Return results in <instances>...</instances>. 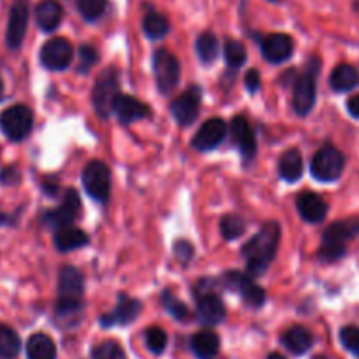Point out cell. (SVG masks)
<instances>
[{
    "mask_svg": "<svg viewBox=\"0 0 359 359\" xmlns=\"http://www.w3.org/2000/svg\"><path fill=\"white\" fill-rule=\"evenodd\" d=\"M280 241V226L276 221L263 224L262 230L244 245L242 255L248 262L249 276L255 277L265 272L277 255Z\"/></svg>",
    "mask_w": 359,
    "mask_h": 359,
    "instance_id": "6da1fadb",
    "label": "cell"
},
{
    "mask_svg": "<svg viewBox=\"0 0 359 359\" xmlns=\"http://www.w3.org/2000/svg\"><path fill=\"white\" fill-rule=\"evenodd\" d=\"M84 293V279L81 272L74 266H65L60 272L58 286V304L56 314L58 318H65L69 323L70 318H76L81 311V300Z\"/></svg>",
    "mask_w": 359,
    "mask_h": 359,
    "instance_id": "7a4b0ae2",
    "label": "cell"
},
{
    "mask_svg": "<svg viewBox=\"0 0 359 359\" xmlns=\"http://www.w3.org/2000/svg\"><path fill=\"white\" fill-rule=\"evenodd\" d=\"M319 74V60L312 58L305 67V72L294 83L293 90V107L297 114L305 116L312 111L316 104V95H318V88H316V79Z\"/></svg>",
    "mask_w": 359,
    "mask_h": 359,
    "instance_id": "3957f363",
    "label": "cell"
},
{
    "mask_svg": "<svg viewBox=\"0 0 359 359\" xmlns=\"http://www.w3.org/2000/svg\"><path fill=\"white\" fill-rule=\"evenodd\" d=\"M344 165H346V158L344 154L337 149L332 144H326L321 149L316 153L312 158L311 172L314 179L321 182H332L342 175Z\"/></svg>",
    "mask_w": 359,
    "mask_h": 359,
    "instance_id": "277c9868",
    "label": "cell"
},
{
    "mask_svg": "<svg viewBox=\"0 0 359 359\" xmlns=\"http://www.w3.org/2000/svg\"><path fill=\"white\" fill-rule=\"evenodd\" d=\"M119 95L118 72L114 69H107L97 77L93 86V107L100 118H109L114 109V102Z\"/></svg>",
    "mask_w": 359,
    "mask_h": 359,
    "instance_id": "5b68a950",
    "label": "cell"
},
{
    "mask_svg": "<svg viewBox=\"0 0 359 359\" xmlns=\"http://www.w3.org/2000/svg\"><path fill=\"white\" fill-rule=\"evenodd\" d=\"M153 72L161 95H170L177 88L179 79H181V65L170 51L160 49L154 53Z\"/></svg>",
    "mask_w": 359,
    "mask_h": 359,
    "instance_id": "8992f818",
    "label": "cell"
},
{
    "mask_svg": "<svg viewBox=\"0 0 359 359\" xmlns=\"http://www.w3.org/2000/svg\"><path fill=\"white\" fill-rule=\"evenodd\" d=\"M34 126V114L27 105H13L0 114V130L11 140H23Z\"/></svg>",
    "mask_w": 359,
    "mask_h": 359,
    "instance_id": "52a82bcc",
    "label": "cell"
},
{
    "mask_svg": "<svg viewBox=\"0 0 359 359\" xmlns=\"http://www.w3.org/2000/svg\"><path fill=\"white\" fill-rule=\"evenodd\" d=\"M83 186L97 202H107L111 195V172L104 161H90L83 170Z\"/></svg>",
    "mask_w": 359,
    "mask_h": 359,
    "instance_id": "ba28073f",
    "label": "cell"
},
{
    "mask_svg": "<svg viewBox=\"0 0 359 359\" xmlns=\"http://www.w3.org/2000/svg\"><path fill=\"white\" fill-rule=\"evenodd\" d=\"M200 104H202V90L198 86H191L172 102L170 112L179 125L188 126L198 116Z\"/></svg>",
    "mask_w": 359,
    "mask_h": 359,
    "instance_id": "9c48e42d",
    "label": "cell"
},
{
    "mask_svg": "<svg viewBox=\"0 0 359 359\" xmlns=\"http://www.w3.org/2000/svg\"><path fill=\"white\" fill-rule=\"evenodd\" d=\"M74 56L72 44L63 37H55L41 49V63L49 70H63L70 65Z\"/></svg>",
    "mask_w": 359,
    "mask_h": 359,
    "instance_id": "30bf717a",
    "label": "cell"
},
{
    "mask_svg": "<svg viewBox=\"0 0 359 359\" xmlns=\"http://www.w3.org/2000/svg\"><path fill=\"white\" fill-rule=\"evenodd\" d=\"M28 18H30L28 0H14L13 7H11L9 25H7L6 34V42L11 49H18L23 42L28 28Z\"/></svg>",
    "mask_w": 359,
    "mask_h": 359,
    "instance_id": "8fae6325",
    "label": "cell"
},
{
    "mask_svg": "<svg viewBox=\"0 0 359 359\" xmlns=\"http://www.w3.org/2000/svg\"><path fill=\"white\" fill-rule=\"evenodd\" d=\"M224 283L228 287L237 291L242 297V300L249 305V307H262L266 300V294L263 291V287H259L255 280L251 279V276H244V273L238 272H228L224 276Z\"/></svg>",
    "mask_w": 359,
    "mask_h": 359,
    "instance_id": "7c38bea8",
    "label": "cell"
},
{
    "mask_svg": "<svg viewBox=\"0 0 359 359\" xmlns=\"http://www.w3.org/2000/svg\"><path fill=\"white\" fill-rule=\"evenodd\" d=\"M81 212V198L77 195L76 189H67L65 195H63L62 203L58 205V209L51 210L44 216L46 224L53 228H62V226H69V224L74 223L77 216Z\"/></svg>",
    "mask_w": 359,
    "mask_h": 359,
    "instance_id": "4fadbf2b",
    "label": "cell"
},
{
    "mask_svg": "<svg viewBox=\"0 0 359 359\" xmlns=\"http://www.w3.org/2000/svg\"><path fill=\"white\" fill-rule=\"evenodd\" d=\"M226 135V123L221 118H210L198 128L191 146L198 151H210L219 146Z\"/></svg>",
    "mask_w": 359,
    "mask_h": 359,
    "instance_id": "5bb4252c",
    "label": "cell"
},
{
    "mask_svg": "<svg viewBox=\"0 0 359 359\" xmlns=\"http://www.w3.org/2000/svg\"><path fill=\"white\" fill-rule=\"evenodd\" d=\"M293 39L286 34H270L263 41L262 53L270 63H283L293 55Z\"/></svg>",
    "mask_w": 359,
    "mask_h": 359,
    "instance_id": "9a60e30c",
    "label": "cell"
},
{
    "mask_svg": "<svg viewBox=\"0 0 359 359\" xmlns=\"http://www.w3.org/2000/svg\"><path fill=\"white\" fill-rule=\"evenodd\" d=\"M112 112H116L119 123L123 125H130L132 121H137V119L147 118L151 114V109L147 107L144 102L137 100V98L130 97V95H118L114 102V109Z\"/></svg>",
    "mask_w": 359,
    "mask_h": 359,
    "instance_id": "2e32d148",
    "label": "cell"
},
{
    "mask_svg": "<svg viewBox=\"0 0 359 359\" xmlns=\"http://www.w3.org/2000/svg\"><path fill=\"white\" fill-rule=\"evenodd\" d=\"M231 137L241 153L245 158H252L256 154V135L251 123L244 116H237L231 119Z\"/></svg>",
    "mask_w": 359,
    "mask_h": 359,
    "instance_id": "e0dca14e",
    "label": "cell"
},
{
    "mask_svg": "<svg viewBox=\"0 0 359 359\" xmlns=\"http://www.w3.org/2000/svg\"><path fill=\"white\" fill-rule=\"evenodd\" d=\"M297 209L307 223H319L328 214V205L318 193L305 191L298 196Z\"/></svg>",
    "mask_w": 359,
    "mask_h": 359,
    "instance_id": "ac0fdd59",
    "label": "cell"
},
{
    "mask_svg": "<svg viewBox=\"0 0 359 359\" xmlns=\"http://www.w3.org/2000/svg\"><path fill=\"white\" fill-rule=\"evenodd\" d=\"M196 314L198 319L205 325H219L226 316V309H224L223 300L214 293H203L198 298V305H196Z\"/></svg>",
    "mask_w": 359,
    "mask_h": 359,
    "instance_id": "d6986e66",
    "label": "cell"
},
{
    "mask_svg": "<svg viewBox=\"0 0 359 359\" xmlns=\"http://www.w3.org/2000/svg\"><path fill=\"white\" fill-rule=\"evenodd\" d=\"M140 311H142L140 302L133 300V298L130 297H119L114 312L109 316H104V318H102V325L104 326L130 325L133 319H137V316L140 314Z\"/></svg>",
    "mask_w": 359,
    "mask_h": 359,
    "instance_id": "ffe728a7",
    "label": "cell"
},
{
    "mask_svg": "<svg viewBox=\"0 0 359 359\" xmlns=\"http://www.w3.org/2000/svg\"><path fill=\"white\" fill-rule=\"evenodd\" d=\"M359 235V219L354 217V219H344L337 221L332 226L326 228L325 235H323V242L325 244H339L346 245L347 241L354 238Z\"/></svg>",
    "mask_w": 359,
    "mask_h": 359,
    "instance_id": "44dd1931",
    "label": "cell"
},
{
    "mask_svg": "<svg viewBox=\"0 0 359 359\" xmlns=\"http://www.w3.org/2000/svg\"><path fill=\"white\" fill-rule=\"evenodd\" d=\"M63 9L56 0H42L35 9V20L44 32H53L62 21Z\"/></svg>",
    "mask_w": 359,
    "mask_h": 359,
    "instance_id": "7402d4cb",
    "label": "cell"
},
{
    "mask_svg": "<svg viewBox=\"0 0 359 359\" xmlns=\"http://www.w3.org/2000/svg\"><path fill=\"white\" fill-rule=\"evenodd\" d=\"M283 344L290 353L300 356L311 349L312 344H314V337L304 326H293L283 335Z\"/></svg>",
    "mask_w": 359,
    "mask_h": 359,
    "instance_id": "603a6c76",
    "label": "cell"
},
{
    "mask_svg": "<svg viewBox=\"0 0 359 359\" xmlns=\"http://www.w3.org/2000/svg\"><path fill=\"white\" fill-rule=\"evenodd\" d=\"M86 244H88L86 233H84L83 230H79V228L72 226V224L58 228L55 233V245L56 249H60L62 252L74 251V249H79Z\"/></svg>",
    "mask_w": 359,
    "mask_h": 359,
    "instance_id": "cb8c5ba5",
    "label": "cell"
},
{
    "mask_svg": "<svg viewBox=\"0 0 359 359\" xmlns=\"http://www.w3.org/2000/svg\"><path fill=\"white\" fill-rule=\"evenodd\" d=\"M191 349L198 359H214L219 353V337L210 330L198 332L191 339Z\"/></svg>",
    "mask_w": 359,
    "mask_h": 359,
    "instance_id": "d4e9b609",
    "label": "cell"
},
{
    "mask_svg": "<svg viewBox=\"0 0 359 359\" xmlns=\"http://www.w3.org/2000/svg\"><path fill=\"white\" fill-rule=\"evenodd\" d=\"M279 174L284 181L297 182L304 174V158L298 149H287L279 160Z\"/></svg>",
    "mask_w": 359,
    "mask_h": 359,
    "instance_id": "484cf974",
    "label": "cell"
},
{
    "mask_svg": "<svg viewBox=\"0 0 359 359\" xmlns=\"http://www.w3.org/2000/svg\"><path fill=\"white\" fill-rule=\"evenodd\" d=\"M330 84L335 91H351L359 84V70L349 63L337 67L330 77Z\"/></svg>",
    "mask_w": 359,
    "mask_h": 359,
    "instance_id": "4316f807",
    "label": "cell"
},
{
    "mask_svg": "<svg viewBox=\"0 0 359 359\" xmlns=\"http://www.w3.org/2000/svg\"><path fill=\"white\" fill-rule=\"evenodd\" d=\"M28 359H56V346L44 333H35L27 342Z\"/></svg>",
    "mask_w": 359,
    "mask_h": 359,
    "instance_id": "83f0119b",
    "label": "cell"
},
{
    "mask_svg": "<svg viewBox=\"0 0 359 359\" xmlns=\"http://www.w3.org/2000/svg\"><path fill=\"white\" fill-rule=\"evenodd\" d=\"M142 28H144V34L147 35L149 39L153 41H158V39H163L165 35L168 34V20L163 16V14L156 13V11H151V13L146 14L142 21Z\"/></svg>",
    "mask_w": 359,
    "mask_h": 359,
    "instance_id": "f1b7e54d",
    "label": "cell"
},
{
    "mask_svg": "<svg viewBox=\"0 0 359 359\" xmlns=\"http://www.w3.org/2000/svg\"><path fill=\"white\" fill-rule=\"evenodd\" d=\"M196 55L203 63H210L217 58L219 55V42L212 32H203L198 39H196Z\"/></svg>",
    "mask_w": 359,
    "mask_h": 359,
    "instance_id": "f546056e",
    "label": "cell"
},
{
    "mask_svg": "<svg viewBox=\"0 0 359 359\" xmlns=\"http://www.w3.org/2000/svg\"><path fill=\"white\" fill-rule=\"evenodd\" d=\"M21 349V340L14 330L0 325V358L13 359Z\"/></svg>",
    "mask_w": 359,
    "mask_h": 359,
    "instance_id": "4dcf8cb0",
    "label": "cell"
},
{
    "mask_svg": "<svg viewBox=\"0 0 359 359\" xmlns=\"http://www.w3.org/2000/svg\"><path fill=\"white\" fill-rule=\"evenodd\" d=\"M245 231V223L241 216L237 214H226V216L221 219V233L226 241H235L241 235H244Z\"/></svg>",
    "mask_w": 359,
    "mask_h": 359,
    "instance_id": "1f68e13d",
    "label": "cell"
},
{
    "mask_svg": "<svg viewBox=\"0 0 359 359\" xmlns=\"http://www.w3.org/2000/svg\"><path fill=\"white\" fill-rule=\"evenodd\" d=\"M224 58H226V63L231 69H238V67L244 65L245 58H248L244 44L238 41H228L224 44Z\"/></svg>",
    "mask_w": 359,
    "mask_h": 359,
    "instance_id": "d6a6232c",
    "label": "cell"
},
{
    "mask_svg": "<svg viewBox=\"0 0 359 359\" xmlns=\"http://www.w3.org/2000/svg\"><path fill=\"white\" fill-rule=\"evenodd\" d=\"M91 359H126L125 351L114 340H105L98 344L91 353Z\"/></svg>",
    "mask_w": 359,
    "mask_h": 359,
    "instance_id": "836d02e7",
    "label": "cell"
},
{
    "mask_svg": "<svg viewBox=\"0 0 359 359\" xmlns=\"http://www.w3.org/2000/svg\"><path fill=\"white\" fill-rule=\"evenodd\" d=\"M79 13L83 14L84 20L95 21L104 14L107 0H76Z\"/></svg>",
    "mask_w": 359,
    "mask_h": 359,
    "instance_id": "e575fe53",
    "label": "cell"
},
{
    "mask_svg": "<svg viewBox=\"0 0 359 359\" xmlns=\"http://www.w3.org/2000/svg\"><path fill=\"white\" fill-rule=\"evenodd\" d=\"M167 333L161 328H149L146 332V346L153 354H161L167 349Z\"/></svg>",
    "mask_w": 359,
    "mask_h": 359,
    "instance_id": "d590c367",
    "label": "cell"
},
{
    "mask_svg": "<svg viewBox=\"0 0 359 359\" xmlns=\"http://www.w3.org/2000/svg\"><path fill=\"white\" fill-rule=\"evenodd\" d=\"M161 302H163L165 311H167L170 316H174L175 319H179V321H182V319L188 318V314H189L188 307H186V305L182 304L181 300H177V298H175L172 293H168V291H165L163 298H161Z\"/></svg>",
    "mask_w": 359,
    "mask_h": 359,
    "instance_id": "8d00e7d4",
    "label": "cell"
},
{
    "mask_svg": "<svg viewBox=\"0 0 359 359\" xmlns=\"http://www.w3.org/2000/svg\"><path fill=\"white\" fill-rule=\"evenodd\" d=\"M340 342L349 353L359 356V328L356 326H346L340 330Z\"/></svg>",
    "mask_w": 359,
    "mask_h": 359,
    "instance_id": "74e56055",
    "label": "cell"
},
{
    "mask_svg": "<svg viewBox=\"0 0 359 359\" xmlns=\"http://www.w3.org/2000/svg\"><path fill=\"white\" fill-rule=\"evenodd\" d=\"M98 62V53L93 46L90 44H84L81 46L79 49V72L86 74L90 72L91 67L97 65Z\"/></svg>",
    "mask_w": 359,
    "mask_h": 359,
    "instance_id": "f35d334b",
    "label": "cell"
},
{
    "mask_svg": "<svg viewBox=\"0 0 359 359\" xmlns=\"http://www.w3.org/2000/svg\"><path fill=\"white\" fill-rule=\"evenodd\" d=\"M346 255V245H339V244H325L323 242L321 249H319V258L323 262H337L342 256Z\"/></svg>",
    "mask_w": 359,
    "mask_h": 359,
    "instance_id": "ab89813d",
    "label": "cell"
},
{
    "mask_svg": "<svg viewBox=\"0 0 359 359\" xmlns=\"http://www.w3.org/2000/svg\"><path fill=\"white\" fill-rule=\"evenodd\" d=\"M193 255H195V251H193V245L189 244V242L179 241L177 244H175V256H177L181 263L186 265V263L193 258Z\"/></svg>",
    "mask_w": 359,
    "mask_h": 359,
    "instance_id": "60d3db41",
    "label": "cell"
},
{
    "mask_svg": "<svg viewBox=\"0 0 359 359\" xmlns=\"http://www.w3.org/2000/svg\"><path fill=\"white\" fill-rule=\"evenodd\" d=\"M259 74L258 70H249L248 74H245V88H248L251 93H255V91H258L259 88Z\"/></svg>",
    "mask_w": 359,
    "mask_h": 359,
    "instance_id": "b9f144b4",
    "label": "cell"
},
{
    "mask_svg": "<svg viewBox=\"0 0 359 359\" xmlns=\"http://www.w3.org/2000/svg\"><path fill=\"white\" fill-rule=\"evenodd\" d=\"M20 181V174H18L16 168H6V170L0 172V182L4 184H16Z\"/></svg>",
    "mask_w": 359,
    "mask_h": 359,
    "instance_id": "7bdbcfd3",
    "label": "cell"
},
{
    "mask_svg": "<svg viewBox=\"0 0 359 359\" xmlns=\"http://www.w3.org/2000/svg\"><path fill=\"white\" fill-rule=\"evenodd\" d=\"M347 109H349L351 116H354V118L359 119V95H354V97L349 98V102H347Z\"/></svg>",
    "mask_w": 359,
    "mask_h": 359,
    "instance_id": "ee69618b",
    "label": "cell"
},
{
    "mask_svg": "<svg viewBox=\"0 0 359 359\" xmlns=\"http://www.w3.org/2000/svg\"><path fill=\"white\" fill-rule=\"evenodd\" d=\"M266 359H286V358H284L283 354H277V353H276V354H270V356L266 358Z\"/></svg>",
    "mask_w": 359,
    "mask_h": 359,
    "instance_id": "f6af8a7d",
    "label": "cell"
},
{
    "mask_svg": "<svg viewBox=\"0 0 359 359\" xmlns=\"http://www.w3.org/2000/svg\"><path fill=\"white\" fill-rule=\"evenodd\" d=\"M4 221H6V217H4V216H2V214H0V224H2V223H4Z\"/></svg>",
    "mask_w": 359,
    "mask_h": 359,
    "instance_id": "bcb514c9",
    "label": "cell"
},
{
    "mask_svg": "<svg viewBox=\"0 0 359 359\" xmlns=\"http://www.w3.org/2000/svg\"><path fill=\"white\" fill-rule=\"evenodd\" d=\"M2 90H4V84H2V79H0V93H2Z\"/></svg>",
    "mask_w": 359,
    "mask_h": 359,
    "instance_id": "7dc6e473",
    "label": "cell"
},
{
    "mask_svg": "<svg viewBox=\"0 0 359 359\" xmlns=\"http://www.w3.org/2000/svg\"><path fill=\"white\" fill-rule=\"evenodd\" d=\"M269 2H280V0H269Z\"/></svg>",
    "mask_w": 359,
    "mask_h": 359,
    "instance_id": "c3c4849f",
    "label": "cell"
},
{
    "mask_svg": "<svg viewBox=\"0 0 359 359\" xmlns=\"http://www.w3.org/2000/svg\"><path fill=\"white\" fill-rule=\"evenodd\" d=\"M316 359H326V358H316Z\"/></svg>",
    "mask_w": 359,
    "mask_h": 359,
    "instance_id": "681fc988",
    "label": "cell"
}]
</instances>
